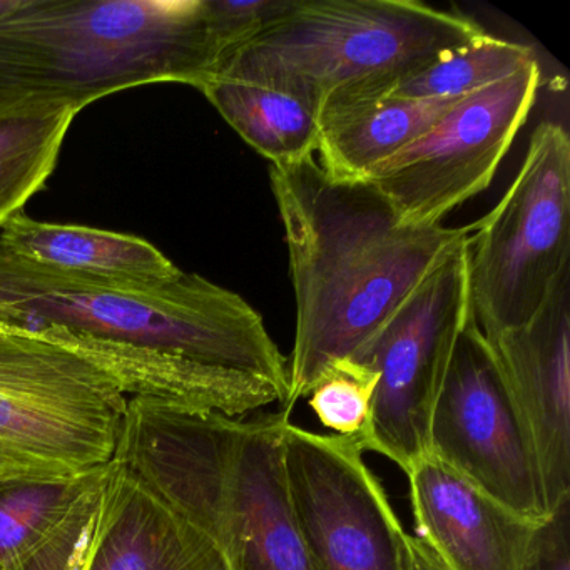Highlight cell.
I'll return each instance as SVG.
<instances>
[{"label":"cell","instance_id":"44dd1931","mask_svg":"<svg viewBox=\"0 0 570 570\" xmlns=\"http://www.w3.org/2000/svg\"><path fill=\"white\" fill-rule=\"evenodd\" d=\"M379 379V372L368 363L335 360L323 370L308 393L309 406L318 422L333 435L360 443L365 452Z\"/></svg>","mask_w":570,"mask_h":570},{"label":"cell","instance_id":"30bf717a","mask_svg":"<svg viewBox=\"0 0 570 570\" xmlns=\"http://www.w3.org/2000/svg\"><path fill=\"white\" fill-rule=\"evenodd\" d=\"M429 452L512 512L535 523L549 519L532 440L473 315L433 405Z\"/></svg>","mask_w":570,"mask_h":570},{"label":"cell","instance_id":"277c9868","mask_svg":"<svg viewBox=\"0 0 570 570\" xmlns=\"http://www.w3.org/2000/svg\"><path fill=\"white\" fill-rule=\"evenodd\" d=\"M0 325L65 326L189 362L269 380L288 393V360L262 315L232 289L183 272L129 285L36 265L0 245Z\"/></svg>","mask_w":570,"mask_h":570},{"label":"cell","instance_id":"ffe728a7","mask_svg":"<svg viewBox=\"0 0 570 570\" xmlns=\"http://www.w3.org/2000/svg\"><path fill=\"white\" fill-rule=\"evenodd\" d=\"M535 61L529 46L493 38L487 32L400 79L383 96L463 98L510 78Z\"/></svg>","mask_w":570,"mask_h":570},{"label":"cell","instance_id":"7402d4cb","mask_svg":"<svg viewBox=\"0 0 570 570\" xmlns=\"http://www.w3.org/2000/svg\"><path fill=\"white\" fill-rule=\"evenodd\" d=\"M293 4L295 0H206L209 28L222 52L223 65L286 14Z\"/></svg>","mask_w":570,"mask_h":570},{"label":"cell","instance_id":"7a4b0ae2","mask_svg":"<svg viewBox=\"0 0 570 570\" xmlns=\"http://www.w3.org/2000/svg\"><path fill=\"white\" fill-rule=\"evenodd\" d=\"M288 422L129 399L115 460L212 537L229 570H323L289 493Z\"/></svg>","mask_w":570,"mask_h":570},{"label":"cell","instance_id":"cb8c5ba5","mask_svg":"<svg viewBox=\"0 0 570 570\" xmlns=\"http://www.w3.org/2000/svg\"><path fill=\"white\" fill-rule=\"evenodd\" d=\"M520 570H570V500L537 527Z\"/></svg>","mask_w":570,"mask_h":570},{"label":"cell","instance_id":"52a82bcc","mask_svg":"<svg viewBox=\"0 0 570 570\" xmlns=\"http://www.w3.org/2000/svg\"><path fill=\"white\" fill-rule=\"evenodd\" d=\"M472 315L487 340L529 322L570 273V139L540 122L512 185L470 238Z\"/></svg>","mask_w":570,"mask_h":570},{"label":"cell","instance_id":"484cf974","mask_svg":"<svg viewBox=\"0 0 570 570\" xmlns=\"http://www.w3.org/2000/svg\"><path fill=\"white\" fill-rule=\"evenodd\" d=\"M19 4V0H0V16L8 14L9 11Z\"/></svg>","mask_w":570,"mask_h":570},{"label":"cell","instance_id":"ac0fdd59","mask_svg":"<svg viewBox=\"0 0 570 570\" xmlns=\"http://www.w3.org/2000/svg\"><path fill=\"white\" fill-rule=\"evenodd\" d=\"M79 111L55 99L0 105V228L45 188Z\"/></svg>","mask_w":570,"mask_h":570},{"label":"cell","instance_id":"d4e9b609","mask_svg":"<svg viewBox=\"0 0 570 570\" xmlns=\"http://www.w3.org/2000/svg\"><path fill=\"white\" fill-rule=\"evenodd\" d=\"M409 570H443L422 542L409 533Z\"/></svg>","mask_w":570,"mask_h":570},{"label":"cell","instance_id":"6da1fadb","mask_svg":"<svg viewBox=\"0 0 570 570\" xmlns=\"http://www.w3.org/2000/svg\"><path fill=\"white\" fill-rule=\"evenodd\" d=\"M288 248L295 346L282 412L308 396L323 370L353 358L476 223L403 225L368 181H335L313 158L269 168Z\"/></svg>","mask_w":570,"mask_h":570},{"label":"cell","instance_id":"d6986e66","mask_svg":"<svg viewBox=\"0 0 570 570\" xmlns=\"http://www.w3.org/2000/svg\"><path fill=\"white\" fill-rule=\"evenodd\" d=\"M106 469L79 479L0 483V570L19 569L45 549Z\"/></svg>","mask_w":570,"mask_h":570},{"label":"cell","instance_id":"8992f818","mask_svg":"<svg viewBox=\"0 0 570 570\" xmlns=\"http://www.w3.org/2000/svg\"><path fill=\"white\" fill-rule=\"evenodd\" d=\"M129 399L82 333L0 325V483L105 469L118 453Z\"/></svg>","mask_w":570,"mask_h":570},{"label":"cell","instance_id":"9a60e30c","mask_svg":"<svg viewBox=\"0 0 570 570\" xmlns=\"http://www.w3.org/2000/svg\"><path fill=\"white\" fill-rule=\"evenodd\" d=\"M0 245L36 265L129 285H158L183 273L139 236L38 222L22 213L0 228Z\"/></svg>","mask_w":570,"mask_h":570},{"label":"cell","instance_id":"2e32d148","mask_svg":"<svg viewBox=\"0 0 570 570\" xmlns=\"http://www.w3.org/2000/svg\"><path fill=\"white\" fill-rule=\"evenodd\" d=\"M460 99L380 96L322 109L320 166L335 181H365L373 169L429 132Z\"/></svg>","mask_w":570,"mask_h":570},{"label":"cell","instance_id":"3957f363","mask_svg":"<svg viewBox=\"0 0 570 570\" xmlns=\"http://www.w3.org/2000/svg\"><path fill=\"white\" fill-rule=\"evenodd\" d=\"M206 0H19L0 16V105L85 109L158 82L202 91L222 69Z\"/></svg>","mask_w":570,"mask_h":570},{"label":"cell","instance_id":"8fae6325","mask_svg":"<svg viewBox=\"0 0 570 570\" xmlns=\"http://www.w3.org/2000/svg\"><path fill=\"white\" fill-rule=\"evenodd\" d=\"M285 466L299 527L323 570H409V533L360 443L288 422Z\"/></svg>","mask_w":570,"mask_h":570},{"label":"cell","instance_id":"4fadbf2b","mask_svg":"<svg viewBox=\"0 0 570 570\" xmlns=\"http://www.w3.org/2000/svg\"><path fill=\"white\" fill-rule=\"evenodd\" d=\"M405 475L413 537L443 570L522 569L540 523L507 509L433 453H423Z\"/></svg>","mask_w":570,"mask_h":570},{"label":"cell","instance_id":"5b68a950","mask_svg":"<svg viewBox=\"0 0 570 570\" xmlns=\"http://www.w3.org/2000/svg\"><path fill=\"white\" fill-rule=\"evenodd\" d=\"M483 35L466 16L416 0H295L216 76L295 92L320 112L380 98Z\"/></svg>","mask_w":570,"mask_h":570},{"label":"cell","instance_id":"5bb4252c","mask_svg":"<svg viewBox=\"0 0 570 570\" xmlns=\"http://www.w3.org/2000/svg\"><path fill=\"white\" fill-rule=\"evenodd\" d=\"M82 570H229L218 543L112 460Z\"/></svg>","mask_w":570,"mask_h":570},{"label":"cell","instance_id":"603a6c76","mask_svg":"<svg viewBox=\"0 0 570 570\" xmlns=\"http://www.w3.org/2000/svg\"><path fill=\"white\" fill-rule=\"evenodd\" d=\"M105 475L101 476L98 485L78 503L75 512L52 537L51 542L16 570H82L89 543H91Z\"/></svg>","mask_w":570,"mask_h":570},{"label":"cell","instance_id":"7c38bea8","mask_svg":"<svg viewBox=\"0 0 570 570\" xmlns=\"http://www.w3.org/2000/svg\"><path fill=\"white\" fill-rule=\"evenodd\" d=\"M532 440L549 513L570 500V273L522 326L489 340Z\"/></svg>","mask_w":570,"mask_h":570},{"label":"cell","instance_id":"ba28073f","mask_svg":"<svg viewBox=\"0 0 570 570\" xmlns=\"http://www.w3.org/2000/svg\"><path fill=\"white\" fill-rule=\"evenodd\" d=\"M470 239L450 253L353 356L379 372L366 452L409 472L429 452L433 405L456 340L472 316Z\"/></svg>","mask_w":570,"mask_h":570},{"label":"cell","instance_id":"e0dca14e","mask_svg":"<svg viewBox=\"0 0 570 570\" xmlns=\"http://www.w3.org/2000/svg\"><path fill=\"white\" fill-rule=\"evenodd\" d=\"M216 111L272 166L313 158L318 148V109L285 89L216 76L202 89Z\"/></svg>","mask_w":570,"mask_h":570},{"label":"cell","instance_id":"9c48e42d","mask_svg":"<svg viewBox=\"0 0 570 570\" xmlns=\"http://www.w3.org/2000/svg\"><path fill=\"white\" fill-rule=\"evenodd\" d=\"M540 81L535 61L465 96L365 181L385 196L403 225H442L449 213L489 188L532 111Z\"/></svg>","mask_w":570,"mask_h":570}]
</instances>
